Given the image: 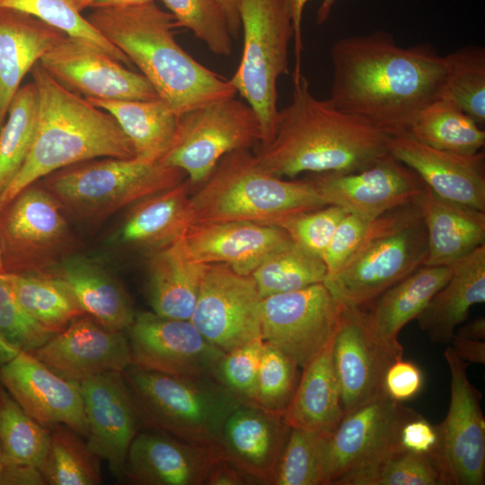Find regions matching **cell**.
Here are the masks:
<instances>
[{
  "label": "cell",
  "instance_id": "obj_1",
  "mask_svg": "<svg viewBox=\"0 0 485 485\" xmlns=\"http://www.w3.org/2000/svg\"><path fill=\"white\" fill-rule=\"evenodd\" d=\"M330 55L329 100L390 136L403 134L416 114L443 94L446 62L430 45L402 47L377 31L336 40Z\"/></svg>",
  "mask_w": 485,
  "mask_h": 485
},
{
  "label": "cell",
  "instance_id": "obj_2",
  "mask_svg": "<svg viewBox=\"0 0 485 485\" xmlns=\"http://www.w3.org/2000/svg\"><path fill=\"white\" fill-rule=\"evenodd\" d=\"M388 134L316 98L302 74L293 80L290 103L278 110L272 137L254 154L269 172L295 179L304 172L349 173L375 163L388 153Z\"/></svg>",
  "mask_w": 485,
  "mask_h": 485
},
{
  "label": "cell",
  "instance_id": "obj_3",
  "mask_svg": "<svg viewBox=\"0 0 485 485\" xmlns=\"http://www.w3.org/2000/svg\"><path fill=\"white\" fill-rule=\"evenodd\" d=\"M90 23L120 49L179 117L193 109L235 96L229 79L203 66L174 38L173 15L155 3L98 7Z\"/></svg>",
  "mask_w": 485,
  "mask_h": 485
},
{
  "label": "cell",
  "instance_id": "obj_4",
  "mask_svg": "<svg viewBox=\"0 0 485 485\" xmlns=\"http://www.w3.org/2000/svg\"><path fill=\"white\" fill-rule=\"evenodd\" d=\"M39 113L29 154L0 193V212L23 189L62 168L104 157H135L115 119L53 79L38 62L31 68Z\"/></svg>",
  "mask_w": 485,
  "mask_h": 485
},
{
  "label": "cell",
  "instance_id": "obj_5",
  "mask_svg": "<svg viewBox=\"0 0 485 485\" xmlns=\"http://www.w3.org/2000/svg\"><path fill=\"white\" fill-rule=\"evenodd\" d=\"M190 195L191 225L251 222L278 226L287 218L326 206L306 178L278 177L250 149L223 156Z\"/></svg>",
  "mask_w": 485,
  "mask_h": 485
},
{
  "label": "cell",
  "instance_id": "obj_6",
  "mask_svg": "<svg viewBox=\"0 0 485 485\" xmlns=\"http://www.w3.org/2000/svg\"><path fill=\"white\" fill-rule=\"evenodd\" d=\"M427 231L417 205L395 207L370 222L357 248L323 284L348 307H364L425 266Z\"/></svg>",
  "mask_w": 485,
  "mask_h": 485
},
{
  "label": "cell",
  "instance_id": "obj_7",
  "mask_svg": "<svg viewBox=\"0 0 485 485\" xmlns=\"http://www.w3.org/2000/svg\"><path fill=\"white\" fill-rule=\"evenodd\" d=\"M122 375L140 421L216 451L226 418L243 401L211 377L178 376L134 365Z\"/></svg>",
  "mask_w": 485,
  "mask_h": 485
},
{
  "label": "cell",
  "instance_id": "obj_8",
  "mask_svg": "<svg viewBox=\"0 0 485 485\" xmlns=\"http://www.w3.org/2000/svg\"><path fill=\"white\" fill-rule=\"evenodd\" d=\"M185 179L182 170L161 162L104 157L62 168L37 182L56 198L65 214L96 223Z\"/></svg>",
  "mask_w": 485,
  "mask_h": 485
},
{
  "label": "cell",
  "instance_id": "obj_9",
  "mask_svg": "<svg viewBox=\"0 0 485 485\" xmlns=\"http://www.w3.org/2000/svg\"><path fill=\"white\" fill-rule=\"evenodd\" d=\"M243 31L240 64L229 79L253 109L261 128V141L273 136L278 113L277 84L288 73V47L294 36L286 0H239Z\"/></svg>",
  "mask_w": 485,
  "mask_h": 485
},
{
  "label": "cell",
  "instance_id": "obj_10",
  "mask_svg": "<svg viewBox=\"0 0 485 485\" xmlns=\"http://www.w3.org/2000/svg\"><path fill=\"white\" fill-rule=\"evenodd\" d=\"M75 239L56 198L39 182L0 212V252L6 273H42L73 255Z\"/></svg>",
  "mask_w": 485,
  "mask_h": 485
},
{
  "label": "cell",
  "instance_id": "obj_11",
  "mask_svg": "<svg viewBox=\"0 0 485 485\" xmlns=\"http://www.w3.org/2000/svg\"><path fill=\"white\" fill-rule=\"evenodd\" d=\"M260 141V123L253 109L233 96L179 116L172 143L159 162L182 170L195 186L223 156L256 147Z\"/></svg>",
  "mask_w": 485,
  "mask_h": 485
},
{
  "label": "cell",
  "instance_id": "obj_12",
  "mask_svg": "<svg viewBox=\"0 0 485 485\" xmlns=\"http://www.w3.org/2000/svg\"><path fill=\"white\" fill-rule=\"evenodd\" d=\"M450 371V403L444 420L436 426L431 454L446 485L485 482V419L480 391L467 375V364L451 346L444 352Z\"/></svg>",
  "mask_w": 485,
  "mask_h": 485
},
{
  "label": "cell",
  "instance_id": "obj_13",
  "mask_svg": "<svg viewBox=\"0 0 485 485\" xmlns=\"http://www.w3.org/2000/svg\"><path fill=\"white\" fill-rule=\"evenodd\" d=\"M343 308L323 282L264 297L261 339L303 369L334 336Z\"/></svg>",
  "mask_w": 485,
  "mask_h": 485
},
{
  "label": "cell",
  "instance_id": "obj_14",
  "mask_svg": "<svg viewBox=\"0 0 485 485\" xmlns=\"http://www.w3.org/2000/svg\"><path fill=\"white\" fill-rule=\"evenodd\" d=\"M417 414L386 394L345 414L326 437L323 485H337L343 477L403 448L401 428Z\"/></svg>",
  "mask_w": 485,
  "mask_h": 485
},
{
  "label": "cell",
  "instance_id": "obj_15",
  "mask_svg": "<svg viewBox=\"0 0 485 485\" xmlns=\"http://www.w3.org/2000/svg\"><path fill=\"white\" fill-rule=\"evenodd\" d=\"M261 304L251 275L229 265L205 264L190 322L224 352L261 339Z\"/></svg>",
  "mask_w": 485,
  "mask_h": 485
},
{
  "label": "cell",
  "instance_id": "obj_16",
  "mask_svg": "<svg viewBox=\"0 0 485 485\" xmlns=\"http://www.w3.org/2000/svg\"><path fill=\"white\" fill-rule=\"evenodd\" d=\"M128 330L132 365L145 369L215 378L225 353L211 344L190 320L143 312L135 314Z\"/></svg>",
  "mask_w": 485,
  "mask_h": 485
},
{
  "label": "cell",
  "instance_id": "obj_17",
  "mask_svg": "<svg viewBox=\"0 0 485 485\" xmlns=\"http://www.w3.org/2000/svg\"><path fill=\"white\" fill-rule=\"evenodd\" d=\"M67 90L98 100L160 99L149 81L101 48L83 40L65 37L39 62Z\"/></svg>",
  "mask_w": 485,
  "mask_h": 485
},
{
  "label": "cell",
  "instance_id": "obj_18",
  "mask_svg": "<svg viewBox=\"0 0 485 485\" xmlns=\"http://www.w3.org/2000/svg\"><path fill=\"white\" fill-rule=\"evenodd\" d=\"M307 179L326 205L338 206L366 222L412 203L425 184L390 154L359 172L311 173Z\"/></svg>",
  "mask_w": 485,
  "mask_h": 485
},
{
  "label": "cell",
  "instance_id": "obj_19",
  "mask_svg": "<svg viewBox=\"0 0 485 485\" xmlns=\"http://www.w3.org/2000/svg\"><path fill=\"white\" fill-rule=\"evenodd\" d=\"M75 383L84 401L88 428L86 444L121 480L140 421L122 373H101Z\"/></svg>",
  "mask_w": 485,
  "mask_h": 485
},
{
  "label": "cell",
  "instance_id": "obj_20",
  "mask_svg": "<svg viewBox=\"0 0 485 485\" xmlns=\"http://www.w3.org/2000/svg\"><path fill=\"white\" fill-rule=\"evenodd\" d=\"M0 384L23 410L40 424L66 425L82 436L88 428L78 386L36 358L20 351L0 367Z\"/></svg>",
  "mask_w": 485,
  "mask_h": 485
},
{
  "label": "cell",
  "instance_id": "obj_21",
  "mask_svg": "<svg viewBox=\"0 0 485 485\" xmlns=\"http://www.w3.org/2000/svg\"><path fill=\"white\" fill-rule=\"evenodd\" d=\"M62 377L77 382L132 365L123 331L110 329L84 314L31 353Z\"/></svg>",
  "mask_w": 485,
  "mask_h": 485
},
{
  "label": "cell",
  "instance_id": "obj_22",
  "mask_svg": "<svg viewBox=\"0 0 485 485\" xmlns=\"http://www.w3.org/2000/svg\"><path fill=\"white\" fill-rule=\"evenodd\" d=\"M290 428L284 412L242 401L226 418L216 449L255 483L272 485Z\"/></svg>",
  "mask_w": 485,
  "mask_h": 485
},
{
  "label": "cell",
  "instance_id": "obj_23",
  "mask_svg": "<svg viewBox=\"0 0 485 485\" xmlns=\"http://www.w3.org/2000/svg\"><path fill=\"white\" fill-rule=\"evenodd\" d=\"M388 153L443 198L485 212V153L436 149L404 135H388Z\"/></svg>",
  "mask_w": 485,
  "mask_h": 485
},
{
  "label": "cell",
  "instance_id": "obj_24",
  "mask_svg": "<svg viewBox=\"0 0 485 485\" xmlns=\"http://www.w3.org/2000/svg\"><path fill=\"white\" fill-rule=\"evenodd\" d=\"M397 359L370 339L361 309L344 306L332 344L344 415L385 394L384 375Z\"/></svg>",
  "mask_w": 485,
  "mask_h": 485
},
{
  "label": "cell",
  "instance_id": "obj_25",
  "mask_svg": "<svg viewBox=\"0 0 485 485\" xmlns=\"http://www.w3.org/2000/svg\"><path fill=\"white\" fill-rule=\"evenodd\" d=\"M219 459L213 448L151 428L134 437L124 477L141 485H205Z\"/></svg>",
  "mask_w": 485,
  "mask_h": 485
},
{
  "label": "cell",
  "instance_id": "obj_26",
  "mask_svg": "<svg viewBox=\"0 0 485 485\" xmlns=\"http://www.w3.org/2000/svg\"><path fill=\"white\" fill-rule=\"evenodd\" d=\"M181 241L197 263L227 264L239 274L251 275L268 255L292 240L278 226L221 222L190 225Z\"/></svg>",
  "mask_w": 485,
  "mask_h": 485
},
{
  "label": "cell",
  "instance_id": "obj_27",
  "mask_svg": "<svg viewBox=\"0 0 485 485\" xmlns=\"http://www.w3.org/2000/svg\"><path fill=\"white\" fill-rule=\"evenodd\" d=\"M451 274V266H422L361 309L366 331L381 348L403 356L398 340L402 328L416 319Z\"/></svg>",
  "mask_w": 485,
  "mask_h": 485
},
{
  "label": "cell",
  "instance_id": "obj_28",
  "mask_svg": "<svg viewBox=\"0 0 485 485\" xmlns=\"http://www.w3.org/2000/svg\"><path fill=\"white\" fill-rule=\"evenodd\" d=\"M427 231L425 266H452L485 244V212L441 198L424 184L413 201Z\"/></svg>",
  "mask_w": 485,
  "mask_h": 485
},
{
  "label": "cell",
  "instance_id": "obj_29",
  "mask_svg": "<svg viewBox=\"0 0 485 485\" xmlns=\"http://www.w3.org/2000/svg\"><path fill=\"white\" fill-rule=\"evenodd\" d=\"M485 302V244L451 266L446 282L416 318L430 341L450 345L470 309Z\"/></svg>",
  "mask_w": 485,
  "mask_h": 485
},
{
  "label": "cell",
  "instance_id": "obj_30",
  "mask_svg": "<svg viewBox=\"0 0 485 485\" xmlns=\"http://www.w3.org/2000/svg\"><path fill=\"white\" fill-rule=\"evenodd\" d=\"M66 36L30 14L0 8V128L23 77Z\"/></svg>",
  "mask_w": 485,
  "mask_h": 485
},
{
  "label": "cell",
  "instance_id": "obj_31",
  "mask_svg": "<svg viewBox=\"0 0 485 485\" xmlns=\"http://www.w3.org/2000/svg\"><path fill=\"white\" fill-rule=\"evenodd\" d=\"M188 179L133 204L117 238L124 245L150 253L180 240L191 225Z\"/></svg>",
  "mask_w": 485,
  "mask_h": 485
},
{
  "label": "cell",
  "instance_id": "obj_32",
  "mask_svg": "<svg viewBox=\"0 0 485 485\" xmlns=\"http://www.w3.org/2000/svg\"><path fill=\"white\" fill-rule=\"evenodd\" d=\"M44 273L58 281L83 313L101 324L124 331L133 322L135 313L124 287L97 263L71 256Z\"/></svg>",
  "mask_w": 485,
  "mask_h": 485
},
{
  "label": "cell",
  "instance_id": "obj_33",
  "mask_svg": "<svg viewBox=\"0 0 485 485\" xmlns=\"http://www.w3.org/2000/svg\"><path fill=\"white\" fill-rule=\"evenodd\" d=\"M334 336L302 369L294 396L284 411L291 428L331 433L344 417L332 362Z\"/></svg>",
  "mask_w": 485,
  "mask_h": 485
},
{
  "label": "cell",
  "instance_id": "obj_34",
  "mask_svg": "<svg viewBox=\"0 0 485 485\" xmlns=\"http://www.w3.org/2000/svg\"><path fill=\"white\" fill-rule=\"evenodd\" d=\"M205 264L193 261L181 239L150 253L148 290L152 312L190 320L197 302Z\"/></svg>",
  "mask_w": 485,
  "mask_h": 485
},
{
  "label": "cell",
  "instance_id": "obj_35",
  "mask_svg": "<svg viewBox=\"0 0 485 485\" xmlns=\"http://www.w3.org/2000/svg\"><path fill=\"white\" fill-rule=\"evenodd\" d=\"M110 113L132 145L135 157L159 162L173 138L178 116L161 100L87 99Z\"/></svg>",
  "mask_w": 485,
  "mask_h": 485
},
{
  "label": "cell",
  "instance_id": "obj_36",
  "mask_svg": "<svg viewBox=\"0 0 485 485\" xmlns=\"http://www.w3.org/2000/svg\"><path fill=\"white\" fill-rule=\"evenodd\" d=\"M401 135L458 154H476L485 146L484 129L445 93L419 111Z\"/></svg>",
  "mask_w": 485,
  "mask_h": 485
},
{
  "label": "cell",
  "instance_id": "obj_37",
  "mask_svg": "<svg viewBox=\"0 0 485 485\" xmlns=\"http://www.w3.org/2000/svg\"><path fill=\"white\" fill-rule=\"evenodd\" d=\"M5 273L22 306L54 333L84 313L69 292L47 273Z\"/></svg>",
  "mask_w": 485,
  "mask_h": 485
},
{
  "label": "cell",
  "instance_id": "obj_38",
  "mask_svg": "<svg viewBox=\"0 0 485 485\" xmlns=\"http://www.w3.org/2000/svg\"><path fill=\"white\" fill-rule=\"evenodd\" d=\"M323 260L290 241L268 255L251 272L262 298L322 283Z\"/></svg>",
  "mask_w": 485,
  "mask_h": 485
},
{
  "label": "cell",
  "instance_id": "obj_39",
  "mask_svg": "<svg viewBox=\"0 0 485 485\" xmlns=\"http://www.w3.org/2000/svg\"><path fill=\"white\" fill-rule=\"evenodd\" d=\"M38 113V91L32 81L18 89L0 128V193L13 181L29 154Z\"/></svg>",
  "mask_w": 485,
  "mask_h": 485
},
{
  "label": "cell",
  "instance_id": "obj_40",
  "mask_svg": "<svg viewBox=\"0 0 485 485\" xmlns=\"http://www.w3.org/2000/svg\"><path fill=\"white\" fill-rule=\"evenodd\" d=\"M50 438L51 430L28 415L0 384V447L6 463L41 470Z\"/></svg>",
  "mask_w": 485,
  "mask_h": 485
},
{
  "label": "cell",
  "instance_id": "obj_41",
  "mask_svg": "<svg viewBox=\"0 0 485 485\" xmlns=\"http://www.w3.org/2000/svg\"><path fill=\"white\" fill-rule=\"evenodd\" d=\"M50 428L49 448L41 468L47 484H99L101 481L100 459L82 440V436L62 424Z\"/></svg>",
  "mask_w": 485,
  "mask_h": 485
},
{
  "label": "cell",
  "instance_id": "obj_42",
  "mask_svg": "<svg viewBox=\"0 0 485 485\" xmlns=\"http://www.w3.org/2000/svg\"><path fill=\"white\" fill-rule=\"evenodd\" d=\"M337 485H446L432 454L401 448Z\"/></svg>",
  "mask_w": 485,
  "mask_h": 485
},
{
  "label": "cell",
  "instance_id": "obj_43",
  "mask_svg": "<svg viewBox=\"0 0 485 485\" xmlns=\"http://www.w3.org/2000/svg\"><path fill=\"white\" fill-rule=\"evenodd\" d=\"M443 93L453 99L479 125L485 122V48L467 45L445 56Z\"/></svg>",
  "mask_w": 485,
  "mask_h": 485
},
{
  "label": "cell",
  "instance_id": "obj_44",
  "mask_svg": "<svg viewBox=\"0 0 485 485\" xmlns=\"http://www.w3.org/2000/svg\"><path fill=\"white\" fill-rule=\"evenodd\" d=\"M328 434L291 428L275 469L272 485H323V457Z\"/></svg>",
  "mask_w": 485,
  "mask_h": 485
},
{
  "label": "cell",
  "instance_id": "obj_45",
  "mask_svg": "<svg viewBox=\"0 0 485 485\" xmlns=\"http://www.w3.org/2000/svg\"><path fill=\"white\" fill-rule=\"evenodd\" d=\"M0 8L30 14L67 36L93 44L121 63L131 64L128 57L96 30L69 0H0Z\"/></svg>",
  "mask_w": 485,
  "mask_h": 485
},
{
  "label": "cell",
  "instance_id": "obj_46",
  "mask_svg": "<svg viewBox=\"0 0 485 485\" xmlns=\"http://www.w3.org/2000/svg\"><path fill=\"white\" fill-rule=\"evenodd\" d=\"M178 27L186 28L218 56H230L233 37L226 15L217 0H161Z\"/></svg>",
  "mask_w": 485,
  "mask_h": 485
},
{
  "label": "cell",
  "instance_id": "obj_47",
  "mask_svg": "<svg viewBox=\"0 0 485 485\" xmlns=\"http://www.w3.org/2000/svg\"><path fill=\"white\" fill-rule=\"evenodd\" d=\"M299 369L286 354L264 343L253 404L268 410L284 412L299 383Z\"/></svg>",
  "mask_w": 485,
  "mask_h": 485
},
{
  "label": "cell",
  "instance_id": "obj_48",
  "mask_svg": "<svg viewBox=\"0 0 485 485\" xmlns=\"http://www.w3.org/2000/svg\"><path fill=\"white\" fill-rule=\"evenodd\" d=\"M0 334L19 351L31 353L56 333L31 317L17 300L5 273H0Z\"/></svg>",
  "mask_w": 485,
  "mask_h": 485
},
{
  "label": "cell",
  "instance_id": "obj_49",
  "mask_svg": "<svg viewBox=\"0 0 485 485\" xmlns=\"http://www.w3.org/2000/svg\"><path fill=\"white\" fill-rule=\"evenodd\" d=\"M263 348L262 339H258L225 352L215 378L242 401L253 403Z\"/></svg>",
  "mask_w": 485,
  "mask_h": 485
},
{
  "label": "cell",
  "instance_id": "obj_50",
  "mask_svg": "<svg viewBox=\"0 0 485 485\" xmlns=\"http://www.w3.org/2000/svg\"><path fill=\"white\" fill-rule=\"evenodd\" d=\"M347 212L334 205L296 214L283 221V229L293 242L322 260L323 253L342 217Z\"/></svg>",
  "mask_w": 485,
  "mask_h": 485
},
{
  "label": "cell",
  "instance_id": "obj_51",
  "mask_svg": "<svg viewBox=\"0 0 485 485\" xmlns=\"http://www.w3.org/2000/svg\"><path fill=\"white\" fill-rule=\"evenodd\" d=\"M370 222L347 213L338 224L323 253L327 276L339 270L363 239Z\"/></svg>",
  "mask_w": 485,
  "mask_h": 485
},
{
  "label": "cell",
  "instance_id": "obj_52",
  "mask_svg": "<svg viewBox=\"0 0 485 485\" xmlns=\"http://www.w3.org/2000/svg\"><path fill=\"white\" fill-rule=\"evenodd\" d=\"M424 378L420 368L411 361L400 358L392 362L384 379V393L402 402L415 397L422 389Z\"/></svg>",
  "mask_w": 485,
  "mask_h": 485
},
{
  "label": "cell",
  "instance_id": "obj_53",
  "mask_svg": "<svg viewBox=\"0 0 485 485\" xmlns=\"http://www.w3.org/2000/svg\"><path fill=\"white\" fill-rule=\"evenodd\" d=\"M400 441L404 449L431 454L436 443V426L418 413L402 426Z\"/></svg>",
  "mask_w": 485,
  "mask_h": 485
},
{
  "label": "cell",
  "instance_id": "obj_54",
  "mask_svg": "<svg viewBox=\"0 0 485 485\" xmlns=\"http://www.w3.org/2000/svg\"><path fill=\"white\" fill-rule=\"evenodd\" d=\"M288 8L289 15L292 21V26L294 31V44H295V64L293 74V78H297L301 74L302 65V51H303V36H302V19L304 8L308 0H286ZM335 0H322L317 11V22L319 24L323 23L331 13V8Z\"/></svg>",
  "mask_w": 485,
  "mask_h": 485
},
{
  "label": "cell",
  "instance_id": "obj_55",
  "mask_svg": "<svg viewBox=\"0 0 485 485\" xmlns=\"http://www.w3.org/2000/svg\"><path fill=\"white\" fill-rule=\"evenodd\" d=\"M47 484L40 468L6 463L0 477V485H43Z\"/></svg>",
  "mask_w": 485,
  "mask_h": 485
},
{
  "label": "cell",
  "instance_id": "obj_56",
  "mask_svg": "<svg viewBox=\"0 0 485 485\" xmlns=\"http://www.w3.org/2000/svg\"><path fill=\"white\" fill-rule=\"evenodd\" d=\"M245 484L256 483L237 467L220 458L211 470L205 485Z\"/></svg>",
  "mask_w": 485,
  "mask_h": 485
},
{
  "label": "cell",
  "instance_id": "obj_57",
  "mask_svg": "<svg viewBox=\"0 0 485 485\" xmlns=\"http://www.w3.org/2000/svg\"><path fill=\"white\" fill-rule=\"evenodd\" d=\"M455 354L463 361L485 363V341L454 335L450 343Z\"/></svg>",
  "mask_w": 485,
  "mask_h": 485
},
{
  "label": "cell",
  "instance_id": "obj_58",
  "mask_svg": "<svg viewBox=\"0 0 485 485\" xmlns=\"http://www.w3.org/2000/svg\"><path fill=\"white\" fill-rule=\"evenodd\" d=\"M222 6L228 22L233 39H237L241 29L239 16V0H217Z\"/></svg>",
  "mask_w": 485,
  "mask_h": 485
},
{
  "label": "cell",
  "instance_id": "obj_59",
  "mask_svg": "<svg viewBox=\"0 0 485 485\" xmlns=\"http://www.w3.org/2000/svg\"><path fill=\"white\" fill-rule=\"evenodd\" d=\"M454 335L472 340H484L485 338V319L478 317L469 322L461 324L454 332Z\"/></svg>",
  "mask_w": 485,
  "mask_h": 485
},
{
  "label": "cell",
  "instance_id": "obj_60",
  "mask_svg": "<svg viewBox=\"0 0 485 485\" xmlns=\"http://www.w3.org/2000/svg\"><path fill=\"white\" fill-rule=\"evenodd\" d=\"M154 0H93L89 7H129L154 2Z\"/></svg>",
  "mask_w": 485,
  "mask_h": 485
},
{
  "label": "cell",
  "instance_id": "obj_61",
  "mask_svg": "<svg viewBox=\"0 0 485 485\" xmlns=\"http://www.w3.org/2000/svg\"><path fill=\"white\" fill-rule=\"evenodd\" d=\"M20 351L7 342L0 334V367L14 357Z\"/></svg>",
  "mask_w": 485,
  "mask_h": 485
},
{
  "label": "cell",
  "instance_id": "obj_62",
  "mask_svg": "<svg viewBox=\"0 0 485 485\" xmlns=\"http://www.w3.org/2000/svg\"><path fill=\"white\" fill-rule=\"evenodd\" d=\"M71 4L81 12L86 7H89L93 0H69Z\"/></svg>",
  "mask_w": 485,
  "mask_h": 485
},
{
  "label": "cell",
  "instance_id": "obj_63",
  "mask_svg": "<svg viewBox=\"0 0 485 485\" xmlns=\"http://www.w3.org/2000/svg\"><path fill=\"white\" fill-rule=\"evenodd\" d=\"M5 465H6V462H5V459H4L3 451H2V449L0 447V477H1L2 473H3V471H4V467H5Z\"/></svg>",
  "mask_w": 485,
  "mask_h": 485
},
{
  "label": "cell",
  "instance_id": "obj_64",
  "mask_svg": "<svg viewBox=\"0 0 485 485\" xmlns=\"http://www.w3.org/2000/svg\"><path fill=\"white\" fill-rule=\"evenodd\" d=\"M3 272H4V268H3V262H2L1 252H0V273H3Z\"/></svg>",
  "mask_w": 485,
  "mask_h": 485
}]
</instances>
